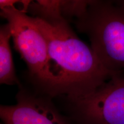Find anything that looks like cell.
I'll return each instance as SVG.
<instances>
[{"label":"cell","mask_w":124,"mask_h":124,"mask_svg":"<svg viewBox=\"0 0 124 124\" xmlns=\"http://www.w3.org/2000/svg\"><path fill=\"white\" fill-rule=\"evenodd\" d=\"M33 17L47 43L49 83L45 95H64L72 101L90 95L115 75L78 37L60 10Z\"/></svg>","instance_id":"1"},{"label":"cell","mask_w":124,"mask_h":124,"mask_svg":"<svg viewBox=\"0 0 124 124\" xmlns=\"http://www.w3.org/2000/svg\"><path fill=\"white\" fill-rule=\"evenodd\" d=\"M73 22L89 38L105 69L124 75V9L110 2L89 1L86 12Z\"/></svg>","instance_id":"2"},{"label":"cell","mask_w":124,"mask_h":124,"mask_svg":"<svg viewBox=\"0 0 124 124\" xmlns=\"http://www.w3.org/2000/svg\"><path fill=\"white\" fill-rule=\"evenodd\" d=\"M1 15L12 30L15 48L28 66L31 78L44 93L49 83L48 46L33 17L16 7H1Z\"/></svg>","instance_id":"3"},{"label":"cell","mask_w":124,"mask_h":124,"mask_svg":"<svg viewBox=\"0 0 124 124\" xmlns=\"http://www.w3.org/2000/svg\"><path fill=\"white\" fill-rule=\"evenodd\" d=\"M82 124H124V75H114L90 95L70 101Z\"/></svg>","instance_id":"4"},{"label":"cell","mask_w":124,"mask_h":124,"mask_svg":"<svg viewBox=\"0 0 124 124\" xmlns=\"http://www.w3.org/2000/svg\"><path fill=\"white\" fill-rule=\"evenodd\" d=\"M15 105H1L0 117L4 124H70L54 106L50 97L32 94L20 89Z\"/></svg>","instance_id":"5"},{"label":"cell","mask_w":124,"mask_h":124,"mask_svg":"<svg viewBox=\"0 0 124 124\" xmlns=\"http://www.w3.org/2000/svg\"><path fill=\"white\" fill-rule=\"evenodd\" d=\"M12 38V30L8 23L0 28V83L7 85L19 84L16 75L10 40Z\"/></svg>","instance_id":"6"},{"label":"cell","mask_w":124,"mask_h":124,"mask_svg":"<svg viewBox=\"0 0 124 124\" xmlns=\"http://www.w3.org/2000/svg\"><path fill=\"white\" fill-rule=\"evenodd\" d=\"M89 2V1H60V13L67 21H74L86 12Z\"/></svg>","instance_id":"7"},{"label":"cell","mask_w":124,"mask_h":124,"mask_svg":"<svg viewBox=\"0 0 124 124\" xmlns=\"http://www.w3.org/2000/svg\"><path fill=\"white\" fill-rule=\"evenodd\" d=\"M117 5L120 7L121 8H122V9H124V1H118L117 2Z\"/></svg>","instance_id":"8"}]
</instances>
